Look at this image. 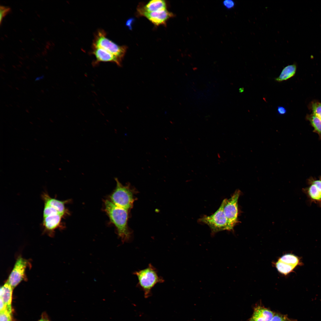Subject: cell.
<instances>
[{"label":"cell","mask_w":321,"mask_h":321,"mask_svg":"<svg viewBox=\"0 0 321 321\" xmlns=\"http://www.w3.org/2000/svg\"><path fill=\"white\" fill-rule=\"evenodd\" d=\"M277 111L278 114L281 115L285 114L287 113V111L284 107L280 106H278L277 108Z\"/></svg>","instance_id":"cell-25"},{"label":"cell","mask_w":321,"mask_h":321,"mask_svg":"<svg viewBox=\"0 0 321 321\" xmlns=\"http://www.w3.org/2000/svg\"><path fill=\"white\" fill-rule=\"evenodd\" d=\"M41 316L44 318V321H50L49 319L47 314L45 312H43Z\"/></svg>","instance_id":"cell-26"},{"label":"cell","mask_w":321,"mask_h":321,"mask_svg":"<svg viewBox=\"0 0 321 321\" xmlns=\"http://www.w3.org/2000/svg\"><path fill=\"white\" fill-rule=\"evenodd\" d=\"M278 260L295 267L300 264V260L298 257L291 254H284Z\"/></svg>","instance_id":"cell-18"},{"label":"cell","mask_w":321,"mask_h":321,"mask_svg":"<svg viewBox=\"0 0 321 321\" xmlns=\"http://www.w3.org/2000/svg\"><path fill=\"white\" fill-rule=\"evenodd\" d=\"M166 4L164 0H153L150 1L145 6L138 8L140 14L143 12H150L166 9Z\"/></svg>","instance_id":"cell-14"},{"label":"cell","mask_w":321,"mask_h":321,"mask_svg":"<svg viewBox=\"0 0 321 321\" xmlns=\"http://www.w3.org/2000/svg\"><path fill=\"white\" fill-rule=\"evenodd\" d=\"M307 186L303 189L309 202L321 207V177L318 178L312 177L307 180Z\"/></svg>","instance_id":"cell-8"},{"label":"cell","mask_w":321,"mask_h":321,"mask_svg":"<svg viewBox=\"0 0 321 321\" xmlns=\"http://www.w3.org/2000/svg\"><path fill=\"white\" fill-rule=\"evenodd\" d=\"M296 70L297 66L295 64L288 65L284 68L280 75L275 78V80L279 82L286 81L295 75Z\"/></svg>","instance_id":"cell-16"},{"label":"cell","mask_w":321,"mask_h":321,"mask_svg":"<svg viewBox=\"0 0 321 321\" xmlns=\"http://www.w3.org/2000/svg\"><path fill=\"white\" fill-rule=\"evenodd\" d=\"M313 114L321 119V103L315 102L311 105Z\"/></svg>","instance_id":"cell-21"},{"label":"cell","mask_w":321,"mask_h":321,"mask_svg":"<svg viewBox=\"0 0 321 321\" xmlns=\"http://www.w3.org/2000/svg\"><path fill=\"white\" fill-rule=\"evenodd\" d=\"M271 321H295V320L289 318L286 315L279 313H275Z\"/></svg>","instance_id":"cell-22"},{"label":"cell","mask_w":321,"mask_h":321,"mask_svg":"<svg viewBox=\"0 0 321 321\" xmlns=\"http://www.w3.org/2000/svg\"><path fill=\"white\" fill-rule=\"evenodd\" d=\"M30 265L28 260L21 257L17 259L7 281L13 289L26 278V268Z\"/></svg>","instance_id":"cell-7"},{"label":"cell","mask_w":321,"mask_h":321,"mask_svg":"<svg viewBox=\"0 0 321 321\" xmlns=\"http://www.w3.org/2000/svg\"><path fill=\"white\" fill-rule=\"evenodd\" d=\"M307 117L314 129V132L317 133L321 138V119L313 114L308 115Z\"/></svg>","instance_id":"cell-17"},{"label":"cell","mask_w":321,"mask_h":321,"mask_svg":"<svg viewBox=\"0 0 321 321\" xmlns=\"http://www.w3.org/2000/svg\"><path fill=\"white\" fill-rule=\"evenodd\" d=\"M10 10L9 7L1 6L0 7V22L1 23L3 18Z\"/></svg>","instance_id":"cell-23"},{"label":"cell","mask_w":321,"mask_h":321,"mask_svg":"<svg viewBox=\"0 0 321 321\" xmlns=\"http://www.w3.org/2000/svg\"><path fill=\"white\" fill-rule=\"evenodd\" d=\"M38 321H44V319L43 317L41 316V318Z\"/></svg>","instance_id":"cell-27"},{"label":"cell","mask_w":321,"mask_h":321,"mask_svg":"<svg viewBox=\"0 0 321 321\" xmlns=\"http://www.w3.org/2000/svg\"><path fill=\"white\" fill-rule=\"evenodd\" d=\"M133 274L137 277V286L144 291L145 298L150 296L151 290L156 284L164 281L163 278L158 275L156 269L151 264L147 268L135 271Z\"/></svg>","instance_id":"cell-2"},{"label":"cell","mask_w":321,"mask_h":321,"mask_svg":"<svg viewBox=\"0 0 321 321\" xmlns=\"http://www.w3.org/2000/svg\"><path fill=\"white\" fill-rule=\"evenodd\" d=\"M224 6L227 10H230L233 8L235 5V2L232 0H225L222 2Z\"/></svg>","instance_id":"cell-24"},{"label":"cell","mask_w":321,"mask_h":321,"mask_svg":"<svg viewBox=\"0 0 321 321\" xmlns=\"http://www.w3.org/2000/svg\"><path fill=\"white\" fill-rule=\"evenodd\" d=\"M116 188L110 198L116 205L128 210L132 207L134 201L133 192L129 185H123L117 178H115Z\"/></svg>","instance_id":"cell-5"},{"label":"cell","mask_w":321,"mask_h":321,"mask_svg":"<svg viewBox=\"0 0 321 321\" xmlns=\"http://www.w3.org/2000/svg\"><path fill=\"white\" fill-rule=\"evenodd\" d=\"M63 216L59 214H52L43 217L42 226L43 231L50 236H52L55 230L61 226V220Z\"/></svg>","instance_id":"cell-9"},{"label":"cell","mask_w":321,"mask_h":321,"mask_svg":"<svg viewBox=\"0 0 321 321\" xmlns=\"http://www.w3.org/2000/svg\"><path fill=\"white\" fill-rule=\"evenodd\" d=\"M92 46L102 48L117 57L121 62L126 52L125 46H119L106 37V34L102 29L95 33Z\"/></svg>","instance_id":"cell-3"},{"label":"cell","mask_w":321,"mask_h":321,"mask_svg":"<svg viewBox=\"0 0 321 321\" xmlns=\"http://www.w3.org/2000/svg\"><path fill=\"white\" fill-rule=\"evenodd\" d=\"M41 198L44 204L49 206L55 209L63 217L67 214V210L65 208V205L68 202L67 201H62L52 198L45 191L43 192L41 195Z\"/></svg>","instance_id":"cell-12"},{"label":"cell","mask_w":321,"mask_h":321,"mask_svg":"<svg viewBox=\"0 0 321 321\" xmlns=\"http://www.w3.org/2000/svg\"><path fill=\"white\" fill-rule=\"evenodd\" d=\"M91 54L94 55L95 60L93 62L94 65L101 62H112L120 66L122 62L116 56L100 48L92 46Z\"/></svg>","instance_id":"cell-10"},{"label":"cell","mask_w":321,"mask_h":321,"mask_svg":"<svg viewBox=\"0 0 321 321\" xmlns=\"http://www.w3.org/2000/svg\"><path fill=\"white\" fill-rule=\"evenodd\" d=\"M274 314L270 309L257 305L254 307L253 314L248 321H271Z\"/></svg>","instance_id":"cell-13"},{"label":"cell","mask_w":321,"mask_h":321,"mask_svg":"<svg viewBox=\"0 0 321 321\" xmlns=\"http://www.w3.org/2000/svg\"><path fill=\"white\" fill-rule=\"evenodd\" d=\"M240 193V190H237L230 198L224 199L223 211L231 230L238 222V201Z\"/></svg>","instance_id":"cell-6"},{"label":"cell","mask_w":321,"mask_h":321,"mask_svg":"<svg viewBox=\"0 0 321 321\" xmlns=\"http://www.w3.org/2000/svg\"><path fill=\"white\" fill-rule=\"evenodd\" d=\"M12 313L7 310L0 312V321H16L13 317Z\"/></svg>","instance_id":"cell-20"},{"label":"cell","mask_w":321,"mask_h":321,"mask_svg":"<svg viewBox=\"0 0 321 321\" xmlns=\"http://www.w3.org/2000/svg\"><path fill=\"white\" fill-rule=\"evenodd\" d=\"M13 289L7 281L1 287L0 289V299L2 301L7 308L10 310L13 309L12 303Z\"/></svg>","instance_id":"cell-15"},{"label":"cell","mask_w":321,"mask_h":321,"mask_svg":"<svg viewBox=\"0 0 321 321\" xmlns=\"http://www.w3.org/2000/svg\"><path fill=\"white\" fill-rule=\"evenodd\" d=\"M140 15L145 17L157 26L165 24L167 20L174 15L166 9L152 12H143Z\"/></svg>","instance_id":"cell-11"},{"label":"cell","mask_w":321,"mask_h":321,"mask_svg":"<svg viewBox=\"0 0 321 321\" xmlns=\"http://www.w3.org/2000/svg\"><path fill=\"white\" fill-rule=\"evenodd\" d=\"M276 268L280 273L286 275L292 272L295 267L278 260L275 264Z\"/></svg>","instance_id":"cell-19"},{"label":"cell","mask_w":321,"mask_h":321,"mask_svg":"<svg viewBox=\"0 0 321 321\" xmlns=\"http://www.w3.org/2000/svg\"><path fill=\"white\" fill-rule=\"evenodd\" d=\"M224 201L223 200L218 209L210 215H204L199 221L208 225L213 234L222 231L231 230L228 220L223 211Z\"/></svg>","instance_id":"cell-4"},{"label":"cell","mask_w":321,"mask_h":321,"mask_svg":"<svg viewBox=\"0 0 321 321\" xmlns=\"http://www.w3.org/2000/svg\"><path fill=\"white\" fill-rule=\"evenodd\" d=\"M243 88H240L239 89V92H243Z\"/></svg>","instance_id":"cell-28"},{"label":"cell","mask_w":321,"mask_h":321,"mask_svg":"<svg viewBox=\"0 0 321 321\" xmlns=\"http://www.w3.org/2000/svg\"><path fill=\"white\" fill-rule=\"evenodd\" d=\"M105 211L116 227L119 237L123 243L129 242L131 233L127 225L128 210L118 206L108 200L105 201Z\"/></svg>","instance_id":"cell-1"}]
</instances>
